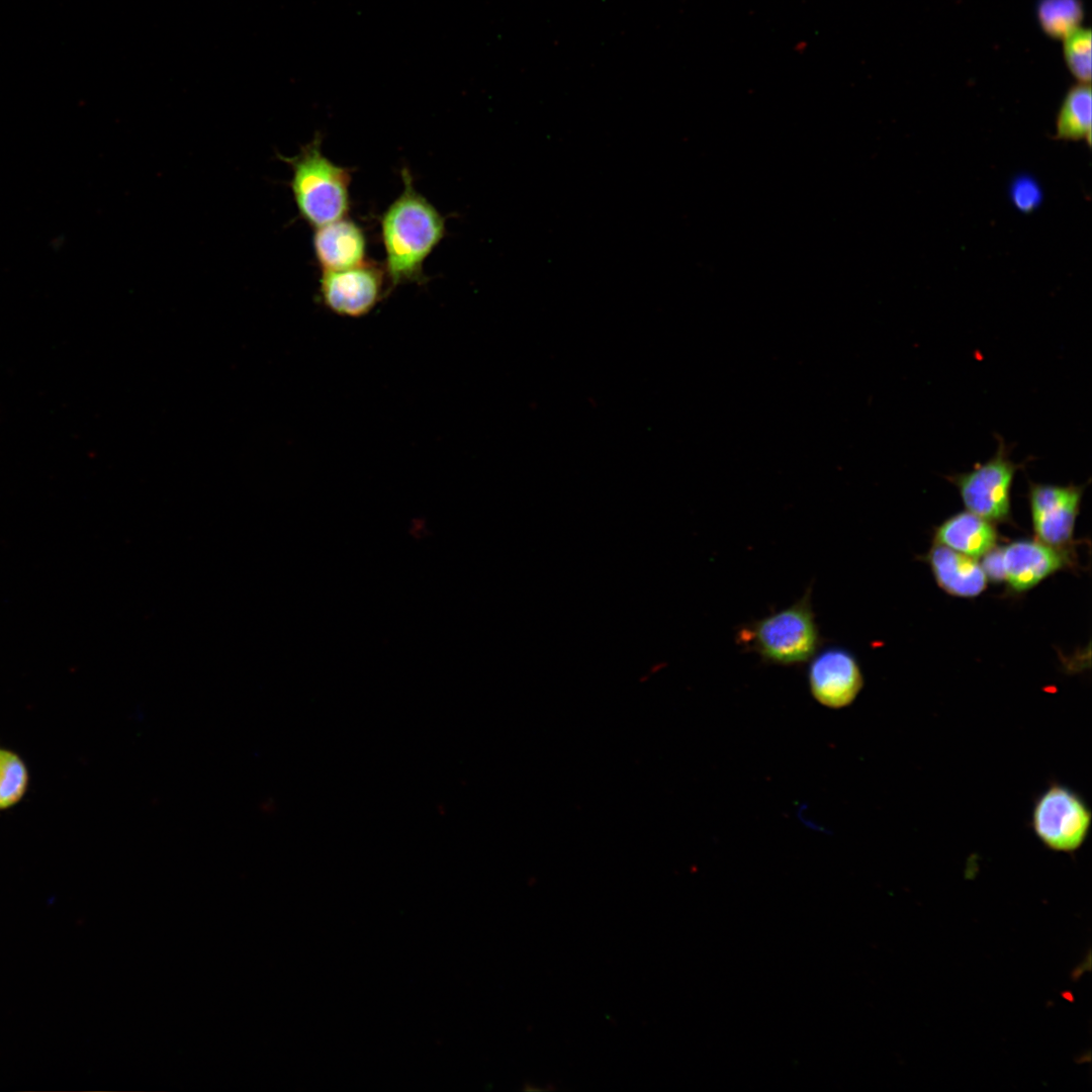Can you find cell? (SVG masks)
<instances>
[{"label":"cell","instance_id":"obj_16","mask_svg":"<svg viewBox=\"0 0 1092 1092\" xmlns=\"http://www.w3.org/2000/svg\"><path fill=\"white\" fill-rule=\"evenodd\" d=\"M1064 54L1068 67L1082 83L1091 80V32L1077 28L1064 37Z\"/></svg>","mask_w":1092,"mask_h":1092},{"label":"cell","instance_id":"obj_7","mask_svg":"<svg viewBox=\"0 0 1092 1092\" xmlns=\"http://www.w3.org/2000/svg\"><path fill=\"white\" fill-rule=\"evenodd\" d=\"M1084 487L1029 483L1028 500L1036 540L1059 550L1072 543Z\"/></svg>","mask_w":1092,"mask_h":1092},{"label":"cell","instance_id":"obj_5","mask_svg":"<svg viewBox=\"0 0 1092 1092\" xmlns=\"http://www.w3.org/2000/svg\"><path fill=\"white\" fill-rule=\"evenodd\" d=\"M1091 812L1070 789L1051 786L1036 801L1032 826L1036 836L1053 850L1072 852L1085 841Z\"/></svg>","mask_w":1092,"mask_h":1092},{"label":"cell","instance_id":"obj_4","mask_svg":"<svg viewBox=\"0 0 1092 1092\" xmlns=\"http://www.w3.org/2000/svg\"><path fill=\"white\" fill-rule=\"evenodd\" d=\"M997 440L996 453L989 460L947 479L958 488L969 512L991 523H1007L1011 519L1012 482L1021 464L1012 461L1005 441L999 436Z\"/></svg>","mask_w":1092,"mask_h":1092},{"label":"cell","instance_id":"obj_14","mask_svg":"<svg viewBox=\"0 0 1092 1092\" xmlns=\"http://www.w3.org/2000/svg\"><path fill=\"white\" fill-rule=\"evenodd\" d=\"M1037 15L1046 33L1065 37L1079 28L1083 10L1079 0H1041Z\"/></svg>","mask_w":1092,"mask_h":1092},{"label":"cell","instance_id":"obj_13","mask_svg":"<svg viewBox=\"0 0 1092 1092\" xmlns=\"http://www.w3.org/2000/svg\"><path fill=\"white\" fill-rule=\"evenodd\" d=\"M1091 87L1079 84L1065 96L1055 123V138L1061 141H1085L1091 145Z\"/></svg>","mask_w":1092,"mask_h":1092},{"label":"cell","instance_id":"obj_12","mask_svg":"<svg viewBox=\"0 0 1092 1092\" xmlns=\"http://www.w3.org/2000/svg\"><path fill=\"white\" fill-rule=\"evenodd\" d=\"M934 538L936 543L978 559L997 546L998 532L994 523L965 511L936 527Z\"/></svg>","mask_w":1092,"mask_h":1092},{"label":"cell","instance_id":"obj_17","mask_svg":"<svg viewBox=\"0 0 1092 1092\" xmlns=\"http://www.w3.org/2000/svg\"><path fill=\"white\" fill-rule=\"evenodd\" d=\"M1011 199L1019 210L1028 212L1040 202L1041 192L1030 178H1019L1012 185Z\"/></svg>","mask_w":1092,"mask_h":1092},{"label":"cell","instance_id":"obj_10","mask_svg":"<svg viewBox=\"0 0 1092 1092\" xmlns=\"http://www.w3.org/2000/svg\"><path fill=\"white\" fill-rule=\"evenodd\" d=\"M312 247L322 271L347 269L366 261L364 232L346 216L315 228Z\"/></svg>","mask_w":1092,"mask_h":1092},{"label":"cell","instance_id":"obj_9","mask_svg":"<svg viewBox=\"0 0 1092 1092\" xmlns=\"http://www.w3.org/2000/svg\"><path fill=\"white\" fill-rule=\"evenodd\" d=\"M1003 581L1014 593L1026 592L1068 564L1063 550L1036 539L1016 540L1001 547Z\"/></svg>","mask_w":1092,"mask_h":1092},{"label":"cell","instance_id":"obj_1","mask_svg":"<svg viewBox=\"0 0 1092 1092\" xmlns=\"http://www.w3.org/2000/svg\"><path fill=\"white\" fill-rule=\"evenodd\" d=\"M401 175L403 190L380 220L384 270L392 288L422 281L424 262L446 230L443 215L416 190L410 172L403 169Z\"/></svg>","mask_w":1092,"mask_h":1092},{"label":"cell","instance_id":"obj_8","mask_svg":"<svg viewBox=\"0 0 1092 1092\" xmlns=\"http://www.w3.org/2000/svg\"><path fill=\"white\" fill-rule=\"evenodd\" d=\"M812 697L829 709H842L856 699L863 687V676L855 656L842 647H828L817 652L808 667Z\"/></svg>","mask_w":1092,"mask_h":1092},{"label":"cell","instance_id":"obj_3","mask_svg":"<svg viewBox=\"0 0 1092 1092\" xmlns=\"http://www.w3.org/2000/svg\"><path fill=\"white\" fill-rule=\"evenodd\" d=\"M283 160L292 170V194L300 216L307 223L315 229L347 215L350 171L322 153L320 136L295 157Z\"/></svg>","mask_w":1092,"mask_h":1092},{"label":"cell","instance_id":"obj_15","mask_svg":"<svg viewBox=\"0 0 1092 1092\" xmlns=\"http://www.w3.org/2000/svg\"><path fill=\"white\" fill-rule=\"evenodd\" d=\"M27 769L14 752L0 748V809L16 804L27 787Z\"/></svg>","mask_w":1092,"mask_h":1092},{"label":"cell","instance_id":"obj_11","mask_svg":"<svg viewBox=\"0 0 1092 1092\" xmlns=\"http://www.w3.org/2000/svg\"><path fill=\"white\" fill-rule=\"evenodd\" d=\"M938 584L946 594L958 598H976L988 585V578L979 561L934 542L923 557Z\"/></svg>","mask_w":1092,"mask_h":1092},{"label":"cell","instance_id":"obj_2","mask_svg":"<svg viewBox=\"0 0 1092 1092\" xmlns=\"http://www.w3.org/2000/svg\"><path fill=\"white\" fill-rule=\"evenodd\" d=\"M737 639L766 663L793 666L809 661L823 642L811 588L789 607L743 626Z\"/></svg>","mask_w":1092,"mask_h":1092},{"label":"cell","instance_id":"obj_6","mask_svg":"<svg viewBox=\"0 0 1092 1092\" xmlns=\"http://www.w3.org/2000/svg\"><path fill=\"white\" fill-rule=\"evenodd\" d=\"M385 270L373 262L342 270L322 271L320 294L333 313L358 318L368 314L384 295Z\"/></svg>","mask_w":1092,"mask_h":1092}]
</instances>
